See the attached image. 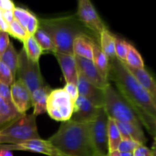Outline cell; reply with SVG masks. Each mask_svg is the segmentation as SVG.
Instances as JSON below:
<instances>
[{"instance_id":"1","label":"cell","mask_w":156,"mask_h":156,"mask_svg":"<svg viewBox=\"0 0 156 156\" xmlns=\"http://www.w3.org/2000/svg\"><path fill=\"white\" fill-rule=\"evenodd\" d=\"M110 62L109 80L114 82L119 92L135 112L142 111L156 117V101L127 69L124 62L117 58Z\"/></svg>"},{"instance_id":"2","label":"cell","mask_w":156,"mask_h":156,"mask_svg":"<svg viewBox=\"0 0 156 156\" xmlns=\"http://www.w3.org/2000/svg\"><path fill=\"white\" fill-rule=\"evenodd\" d=\"M63 156H96L90 123L68 120L62 122L58 130L48 139Z\"/></svg>"},{"instance_id":"3","label":"cell","mask_w":156,"mask_h":156,"mask_svg":"<svg viewBox=\"0 0 156 156\" xmlns=\"http://www.w3.org/2000/svg\"><path fill=\"white\" fill-rule=\"evenodd\" d=\"M74 16L41 20L39 25L50 34L56 53L73 55V41L80 34H87L85 28Z\"/></svg>"},{"instance_id":"4","label":"cell","mask_w":156,"mask_h":156,"mask_svg":"<svg viewBox=\"0 0 156 156\" xmlns=\"http://www.w3.org/2000/svg\"><path fill=\"white\" fill-rule=\"evenodd\" d=\"M40 139L36 117L33 114H22L0 129V145L19 144Z\"/></svg>"},{"instance_id":"5","label":"cell","mask_w":156,"mask_h":156,"mask_svg":"<svg viewBox=\"0 0 156 156\" xmlns=\"http://www.w3.org/2000/svg\"><path fill=\"white\" fill-rule=\"evenodd\" d=\"M104 95L103 108L110 118L121 123L142 126V123L132 107L110 83L104 89Z\"/></svg>"},{"instance_id":"6","label":"cell","mask_w":156,"mask_h":156,"mask_svg":"<svg viewBox=\"0 0 156 156\" xmlns=\"http://www.w3.org/2000/svg\"><path fill=\"white\" fill-rule=\"evenodd\" d=\"M47 112L50 118L61 123L71 119L73 101L64 88L51 90L47 97Z\"/></svg>"},{"instance_id":"7","label":"cell","mask_w":156,"mask_h":156,"mask_svg":"<svg viewBox=\"0 0 156 156\" xmlns=\"http://www.w3.org/2000/svg\"><path fill=\"white\" fill-rule=\"evenodd\" d=\"M16 76H18V80L27 87L31 93L46 85L41 76L39 62L30 60L23 48L18 53Z\"/></svg>"},{"instance_id":"8","label":"cell","mask_w":156,"mask_h":156,"mask_svg":"<svg viewBox=\"0 0 156 156\" xmlns=\"http://www.w3.org/2000/svg\"><path fill=\"white\" fill-rule=\"evenodd\" d=\"M108 119L104 108H101L97 116L90 122V133L96 152L99 155L107 156L108 147Z\"/></svg>"},{"instance_id":"9","label":"cell","mask_w":156,"mask_h":156,"mask_svg":"<svg viewBox=\"0 0 156 156\" xmlns=\"http://www.w3.org/2000/svg\"><path fill=\"white\" fill-rule=\"evenodd\" d=\"M76 15L78 20L84 24V27L99 36V37L101 34L106 30L103 21L89 0H80L78 2Z\"/></svg>"},{"instance_id":"10","label":"cell","mask_w":156,"mask_h":156,"mask_svg":"<svg viewBox=\"0 0 156 156\" xmlns=\"http://www.w3.org/2000/svg\"><path fill=\"white\" fill-rule=\"evenodd\" d=\"M0 149H8L10 151H28L35 153L44 154L48 156H63L48 140H44L42 139L29 140L19 144L0 145Z\"/></svg>"},{"instance_id":"11","label":"cell","mask_w":156,"mask_h":156,"mask_svg":"<svg viewBox=\"0 0 156 156\" xmlns=\"http://www.w3.org/2000/svg\"><path fill=\"white\" fill-rule=\"evenodd\" d=\"M75 59L77 64L79 73L82 75L90 83L102 90L108 86L110 82L106 81L101 76L99 70L95 66L93 60L76 56Z\"/></svg>"},{"instance_id":"12","label":"cell","mask_w":156,"mask_h":156,"mask_svg":"<svg viewBox=\"0 0 156 156\" xmlns=\"http://www.w3.org/2000/svg\"><path fill=\"white\" fill-rule=\"evenodd\" d=\"M101 108H97L89 100L79 95L73 103V113L70 120L80 123H90L97 116Z\"/></svg>"},{"instance_id":"13","label":"cell","mask_w":156,"mask_h":156,"mask_svg":"<svg viewBox=\"0 0 156 156\" xmlns=\"http://www.w3.org/2000/svg\"><path fill=\"white\" fill-rule=\"evenodd\" d=\"M11 95L12 103L20 114H25L32 106V93L18 79H16L11 86Z\"/></svg>"},{"instance_id":"14","label":"cell","mask_w":156,"mask_h":156,"mask_svg":"<svg viewBox=\"0 0 156 156\" xmlns=\"http://www.w3.org/2000/svg\"><path fill=\"white\" fill-rule=\"evenodd\" d=\"M76 86L79 91V95L87 98L97 108H103L105 101L104 90L92 85L80 73Z\"/></svg>"},{"instance_id":"15","label":"cell","mask_w":156,"mask_h":156,"mask_svg":"<svg viewBox=\"0 0 156 156\" xmlns=\"http://www.w3.org/2000/svg\"><path fill=\"white\" fill-rule=\"evenodd\" d=\"M54 56L60 65L66 83H72L76 85L79 76L77 64L74 55L64 54V53H54Z\"/></svg>"},{"instance_id":"16","label":"cell","mask_w":156,"mask_h":156,"mask_svg":"<svg viewBox=\"0 0 156 156\" xmlns=\"http://www.w3.org/2000/svg\"><path fill=\"white\" fill-rule=\"evenodd\" d=\"M124 64L127 69L132 74L138 82L142 85V87L149 93L150 95L156 101V80L153 78V76L145 68L133 69L127 66L125 62Z\"/></svg>"},{"instance_id":"17","label":"cell","mask_w":156,"mask_h":156,"mask_svg":"<svg viewBox=\"0 0 156 156\" xmlns=\"http://www.w3.org/2000/svg\"><path fill=\"white\" fill-rule=\"evenodd\" d=\"M94 40L87 34H80L73 41V55L93 60V48Z\"/></svg>"},{"instance_id":"18","label":"cell","mask_w":156,"mask_h":156,"mask_svg":"<svg viewBox=\"0 0 156 156\" xmlns=\"http://www.w3.org/2000/svg\"><path fill=\"white\" fill-rule=\"evenodd\" d=\"M50 91L51 89L50 87L46 85L32 93V106L34 107L32 114L35 117L47 112V100Z\"/></svg>"},{"instance_id":"19","label":"cell","mask_w":156,"mask_h":156,"mask_svg":"<svg viewBox=\"0 0 156 156\" xmlns=\"http://www.w3.org/2000/svg\"><path fill=\"white\" fill-rule=\"evenodd\" d=\"M93 62L96 69L99 70L101 76L103 77V79L107 82H110V80H109L110 68V59L104 54V53L102 51L100 47H99V44H97L96 41H94V43H93Z\"/></svg>"},{"instance_id":"20","label":"cell","mask_w":156,"mask_h":156,"mask_svg":"<svg viewBox=\"0 0 156 156\" xmlns=\"http://www.w3.org/2000/svg\"><path fill=\"white\" fill-rule=\"evenodd\" d=\"M21 115L13 104L9 103L0 97V127H4Z\"/></svg>"},{"instance_id":"21","label":"cell","mask_w":156,"mask_h":156,"mask_svg":"<svg viewBox=\"0 0 156 156\" xmlns=\"http://www.w3.org/2000/svg\"><path fill=\"white\" fill-rule=\"evenodd\" d=\"M99 47L110 60L116 58V37L108 30H105L99 36Z\"/></svg>"},{"instance_id":"22","label":"cell","mask_w":156,"mask_h":156,"mask_svg":"<svg viewBox=\"0 0 156 156\" xmlns=\"http://www.w3.org/2000/svg\"><path fill=\"white\" fill-rule=\"evenodd\" d=\"M23 49L30 60L34 62H38L43 50L33 35H29L23 42Z\"/></svg>"},{"instance_id":"23","label":"cell","mask_w":156,"mask_h":156,"mask_svg":"<svg viewBox=\"0 0 156 156\" xmlns=\"http://www.w3.org/2000/svg\"><path fill=\"white\" fill-rule=\"evenodd\" d=\"M33 36L41 47V50L52 52L53 53H56V49H55L53 39L50 34L44 27L39 25L38 30L34 34Z\"/></svg>"},{"instance_id":"24","label":"cell","mask_w":156,"mask_h":156,"mask_svg":"<svg viewBox=\"0 0 156 156\" xmlns=\"http://www.w3.org/2000/svg\"><path fill=\"white\" fill-rule=\"evenodd\" d=\"M107 131H108V147L109 153H110L117 150L118 146L122 141L120 132L116 125V121L110 117L108 119Z\"/></svg>"},{"instance_id":"25","label":"cell","mask_w":156,"mask_h":156,"mask_svg":"<svg viewBox=\"0 0 156 156\" xmlns=\"http://www.w3.org/2000/svg\"><path fill=\"white\" fill-rule=\"evenodd\" d=\"M18 53L15 50L13 44L10 42L7 50H6L2 57L0 58V61L3 63L6 64L8 67L11 69L14 77L16 80V73L17 67H18Z\"/></svg>"},{"instance_id":"26","label":"cell","mask_w":156,"mask_h":156,"mask_svg":"<svg viewBox=\"0 0 156 156\" xmlns=\"http://www.w3.org/2000/svg\"><path fill=\"white\" fill-rule=\"evenodd\" d=\"M125 63L129 67L133 69H144V61L142 56L136 49V47L130 44L129 50H128V55H127L126 60Z\"/></svg>"},{"instance_id":"27","label":"cell","mask_w":156,"mask_h":156,"mask_svg":"<svg viewBox=\"0 0 156 156\" xmlns=\"http://www.w3.org/2000/svg\"><path fill=\"white\" fill-rule=\"evenodd\" d=\"M122 124L123 127L126 129L127 133L131 137L132 140L137 142L141 145H144L146 143V138L144 135L142 126L128 123H122Z\"/></svg>"},{"instance_id":"28","label":"cell","mask_w":156,"mask_h":156,"mask_svg":"<svg viewBox=\"0 0 156 156\" xmlns=\"http://www.w3.org/2000/svg\"><path fill=\"white\" fill-rule=\"evenodd\" d=\"M136 114L140 120L142 125H144L146 127L147 130L154 137V141H156V117L142 111H139Z\"/></svg>"},{"instance_id":"29","label":"cell","mask_w":156,"mask_h":156,"mask_svg":"<svg viewBox=\"0 0 156 156\" xmlns=\"http://www.w3.org/2000/svg\"><path fill=\"white\" fill-rule=\"evenodd\" d=\"M8 34L15 37V39H18V41H21L22 43L29 36L27 30L15 20H14L12 22L9 24Z\"/></svg>"},{"instance_id":"30","label":"cell","mask_w":156,"mask_h":156,"mask_svg":"<svg viewBox=\"0 0 156 156\" xmlns=\"http://www.w3.org/2000/svg\"><path fill=\"white\" fill-rule=\"evenodd\" d=\"M14 18L26 30L28 24L34 15L30 11L21 7H15L13 11Z\"/></svg>"},{"instance_id":"31","label":"cell","mask_w":156,"mask_h":156,"mask_svg":"<svg viewBox=\"0 0 156 156\" xmlns=\"http://www.w3.org/2000/svg\"><path fill=\"white\" fill-rule=\"evenodd\" d=\"M130 44L121 38L116 37V58L125 62L129 50Z\"/></svg>"},{"instance_id":"32","label":"cell","mask_w":156,"mask_h":156,"mask_svg":"<svg viewBox=\"0 0 156 156\" xmlns=\"http://www.w3.org/2000/svg\"><path fill=\"white\" fill-rule=\"evenodd\" d=\"M15 81V78L10 69L0 61V82L11 87Z\"/></svg>"},{"instance_id":"33","label":"cell","mask_w":156,"mask_h":156,"mask_svg":"<svg viewBox=\"0 0 156 156\" xmlns=\"http://www.w3.org/2000/svg\"><path fill=\"white\" fill-rule=\"evenodd\" d=\"M141 144L138 143L134 140H122L118 146V149L120 153L122 152H133L135 149L140 146Z\"/></svg>"},{"instance_id":"34","label":"cell","mask_w":156,"mask_h":156,"mask_svg":"<svg viewBox=\"0 0 156 156\" xmlns=\"http://www.w3.org/2000/svg\"><path fill=\"white\" fill-rule=\"evenodd\" d=\"M9 34L7 32L0 31V58L6 52L10 44Z\"/></svg>"},{"instance_id":"35","label":"cell","mask_w":156,"mask_h":156,"mask_svg":"<svg viewBox=\"0 0 156 156\" xmlns=\"http://www.w3.org/2000/svg\"><path fill=\"white\" fill-rule=\"evenodd\" d=\"M63 88L68 93L70 97L71 98L72 101L74 103V101L76 100L78 96H79V91H78V88L76 85L72 83H66Z\"/></svg>"},{"instance_id":"36","label":"cell","mask_w":156,"mask_h":156,"mask_svg":"<svg viewBox=\"0 0 156 156\" xmlns=\"http://www.w3.org/2000/svg\"><path fill=\"white\" fill-rule=\"evenodd\" d=\"M0 97L7 102L12 103V95H11V87L0 82Z\"/></svg>"},{"instance_id":"37","label":"cell","mask_w":156,"mask_h":156,"mask_svg":"<svg viewBox=\"0 0 156 156\" xmlns=\"http://www.w3.org/2000/svg\"><path fill=\"white\" fill-rule=\"evenodd\" d=\"M133 156H151V150L144 145H140L133 152Z\"/></svg>"},{"instance_id":"38","label":"cell","mask_w":156,"mask_h":156,"mask_svg":"<svg viewBox=\"0 0 156 156\" xmlns=\"http://www.w3.org/2000/svg\"><path fill=\"white\" fill-rule=\"evenodd\" d=\"M16 6L13 3V2L10 0H0V9L2 12L6 11H14Z\"/></svg>"},{"instance_id":"39","label":"cell","mask_w":156,"mask_h":156,"mask_svg":"<svg viewBox=\"0 0 156 156\" xmlns=\"http://www.w3.org/2000/svg\"><path fill=\"white\" fill-rule=\"evenodd\" d=\"M2 18L8 24H10L11 22H12L15 20V18H14L13 11H6V12H2Z\"/></svg>"},{"instance_id":"40","label":"cell","mask_w":156,"mask_h":156,"mask_svg":"<svg viewBox=\"0 0 156 156\" xmlns=\"http://www.w3.org/2000/svg\"><path fill=\"white\" fill-rule=\"evenodd\" d=\"M9 24L3 19L2 18H0V31L7 32L9 31Z\"/></svg>"},{"instance_id":"41","label":"cell","mask_w":156,"mask_h":156,"mask_svg":"<svg viewBox=\"0 0 156 156\" xmlns=\"http://www.w3.org/2000/svg\"><path fill=\"white\" fill-rule=\"evenodd\" d=\"M0 156H13V154H12V151L0 149Z\"/></svg>"},{"instance_id":"42","label":"cell","mask_w":156,"mask_h":156,"mask_svg":"<svg viewBox=\"0 0 156 156\" xmlns=\"http://www.w3.org/2000/svg\"><path fill=\"white\" fill-rule=\"evenodd\" d=\"M151 156H156V141L154 142L151 148Z\"/></svg>"},{"instance_id":"43","label":"cell","mask_w":156,"mask_h":156,"mask_svg":"<svg viewBox=\"0 0 156 156\" xmlns=\"http://www.w3.org/2000/svg\"><path fill=\"white\" fill-rule=\"evenodd\" d=\"M107 156H120V153H119V151L116 150V151H114V152H110V153H108Z\"/></svg>"},{"instance_id":"44","label":"cell","mask_w":156,"mask_h":156,"mask_svg":"<svg viewBox=\"0 0 156 156\" xmlns=\"http://www.w3.org/2000/svg\"><path fill=\"white\" fill-rule=\"evenodd\" d=\"M120 156H133V152H122L120 153Z\"/></svg>"},{"instance_id":"45","label":"cell","mask_w":156,"mask_h":156,"mask_svg":"<svg viewBox=\"0 0 156 156\" xmlns=\"http://www.w3.org/2000/svg\"><path fill=\"white\" fill-rule=\"evenodd\" d=\"M0 18H2V11L0 9Z\"/></svg>"},{"instance_id":"46","label":"cell","mask_w":156,"mask_h":156,"mask_svg":"<svg viewBox=\"0 0 156 156\" xmlns=\"http://www.w3.org/2000/svg\"><path fill=\"white\" fill-rule=\"evenodd\" d=\"M96 156H103V155H97Z\"/></svg>"}]
</instances>
